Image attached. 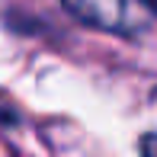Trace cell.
<instances>
[{
    "label": "cell",
    "instance_id": "obj_1",
    "mask_svg": "<svg viewBox=\"0 0 157 157\" xmlns=\"http://www.w3.org/2000/svg\"><path fill=\"white\" fill-rule=\"evenodd\" d=\"M64 10L80 23L116 35H138L147 26V10L141 0H61Z\"/></svg>",
    "mask_w": 157,
    "mask_h": 157
},
{
    "label": "cell",
    "instance_id": "obj_2",
    "mask_svg": "<svg viewBox=\"0 0 157 157\" xmlns=\"http://www.w3.org/2000/svg\"><path fill=\"white\" fill-rule=\"evenodd\" d=\"M138 151H141V157H157V132L141 135V141H138Z\"/></svg>",
    "mask_w": 157,
    "mask_h": 157
},
{
    "label": "cell",
    "instance_id": "obj_3",
    "mask_svg": "<svg viewBox=\"0 0 157 157\" xmlns=\"http://www.w3.org/2000/svg\"><path fill=\"white\" fill-rule=\"evenodd\" d=\"M141 3H144L147 13H154V16H157V0H141Z\"/></svg>",
    "mask_w": 157,
    "mask_h": 157
}]
</instances>
